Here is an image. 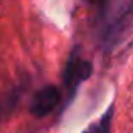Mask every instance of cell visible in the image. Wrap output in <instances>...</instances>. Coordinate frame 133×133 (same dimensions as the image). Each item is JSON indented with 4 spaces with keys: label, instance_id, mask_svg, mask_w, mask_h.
<instances>
[{
    "label": "cell",
    "instance_id": "cell-1",
    "mask_svg": "<svg viewBox=\"0 0 133 133\" xmlns=\"http://www.w3.org/2000/svg\"><path fill=\"white\" fill-rule=\"evenodd\" d=\"M93 74V66L91 62L84 61L83 57H79L78 51H72L71 57L68 61V66H66V71H64V84H66V89H68V94H69V99L74 96V93L78 91L79 84L83 81L89 78Z\"/></svg>",
    "mask_w": 133,
    "mask_h": 133
},
{
    "label": "cell",
    "instance_id": "cell-2",
    "mask_svg": "<svg viewBox=\"0 0 133 133\" xmlns=\"http://www.w3.org/2000/svg\"><path fill=\"white\" fill-rule=\"evenodd\" d=\"M59 103V89L56 86H44L30 99V113L37 118H44L49 113H52Z\"/></svg>",
    "mask_w": 133,
    "mask_h": 133
},
{
    "label": "cell",
    "instance_id": "cell-3",
    "mask_svg": "<svg viewBox=\"0 0 133 133\" xmlns=\"http://www.w3.org/2000/svg\"><path fill=\"white\" fill-rule=\"evenodd\" d=\"M130 32H133V0H130V3L127 5L125 12L118 17V20L110 27L106 34V42L108 45H113L116 42H120L121 39L128 36Z\"/></svg>",
    "mask_w": 133,
    "mask_h": 133
},
{
    "label": "cell",
    "instance_id": "cell-4",
    "mask_svg": "<svg viewBox=\"0 0 133 133\" xmlns=\"http://www.w3.org/2000/svg\"><path fill=\"white\" fill-rule=\"evenodd\" d=\"M111 118H113V106L108 108V111L91 127H88L83 133H110L111 128Z\"/></svg>",
    "mask_w": 133,
    "mask_h": 133
}]
</instances>
